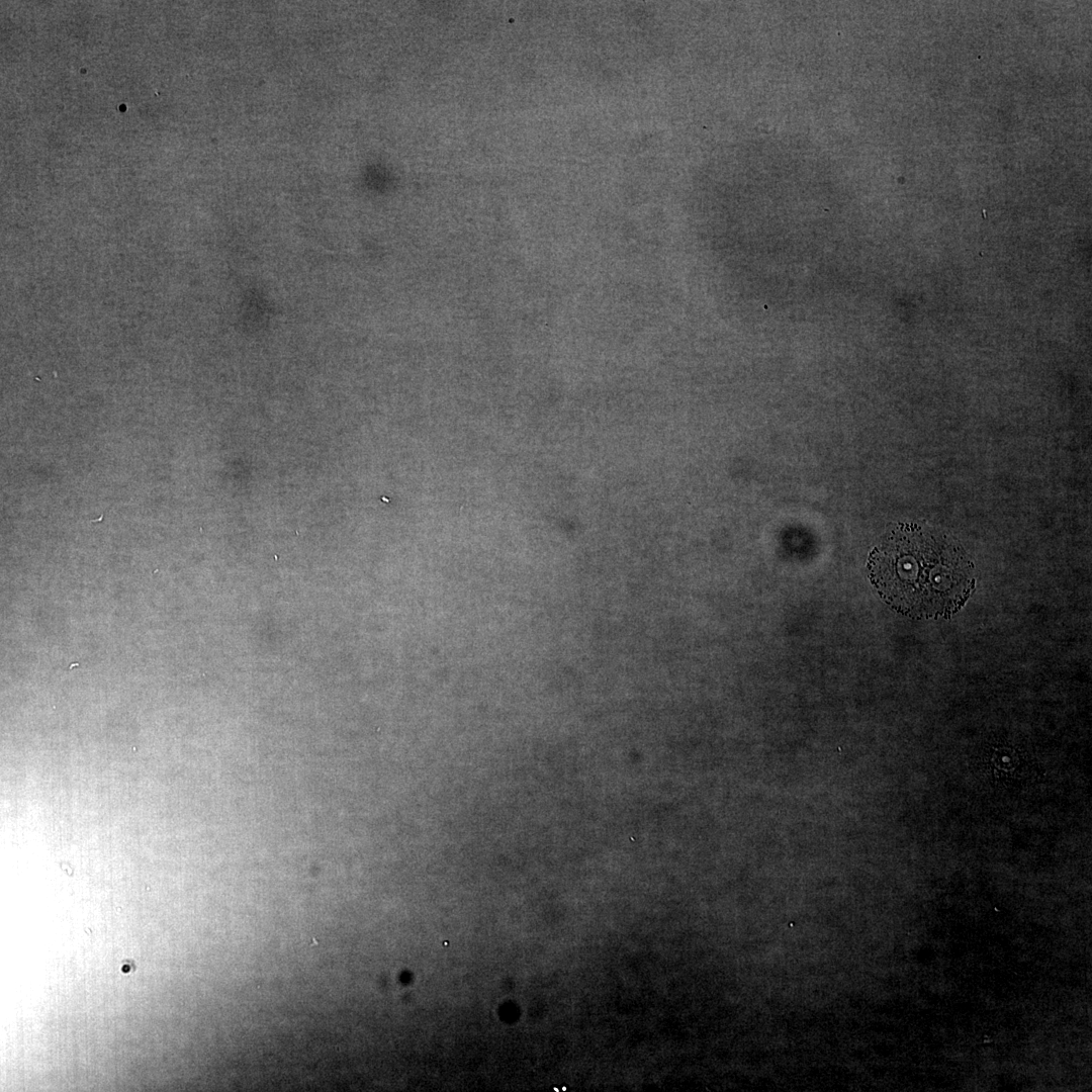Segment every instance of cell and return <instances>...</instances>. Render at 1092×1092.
<instances>
[{
    "mask_svg": "<svg viewBox=\"0 0 1092 1092\" xmlns=\"http://www.w3.org/2000/svg\"><path fill=\"white\" fill-rule=\"evenodd\" d=\"M869 578L895 612L947 619L973 595L975 566L951 537L927 526L894 528L869 555Z\"/></svg>",
    "mask_w": 1092,
    "mask_h": 1092,
    "instance_id": "obj_1",
    "label": "cell"
}]
</instances>
